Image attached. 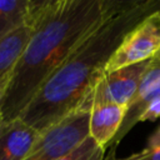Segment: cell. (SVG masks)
Instances as JSON below:
<instances>
[{
    "label": "cell",
    "instance_id": "15",
    "mask_svg": "<svg viewBox=\"0 0 160 160\" xmlns=\"http://www.w3.org/2000/svg\"><path fill=\"white\" fill-rule=\"evenodd\" d=\"M10 76H11V72L4 75L0 78V125L2 122V114H1V108H2V100H4V95H5V91H6V88L9 85V81H10Z\"/></svg>",
    "mask_w": 160,
    "mask_h": 160
},
{
    "label": "cell",
    "instance_id": "5",
    "mask_svg": "<svg viewBox=\"0 0 160 160\" xmlns=\"http://www.w3.org/2000/svg\"><path fill=\"white\" fill-rule=\"evenodd\" d=\"M160 50V11L151 14L131 30L110 58L105 72L150 60Z\"/></svg>",
    "mask_w": 160,
    "mask_h": 160
},
{
    "label": "cell",
    "instance_id": "4",
    "mask_svg": "<svg viewBox=\"0 0 160 160\" xmlns=\"http://www.w3.org/2000/svg\"><path fill=\"white\" fill-rule=\"evenodd\" d=\"M150 60L104 72L82 98L78 110L90 111L91 108L102 104H115L128 108L140 86Z\"/></svg>",
    "mask_w": 160,
    "mask_h": 160
},
{
    "label": "cell",
    "instance_id": "13",
    "mask_svg": "<svg viewBox=\"0 0 160 160\" xmlns=\"http://www.w3.org/2000/svg\"><path fill=\"white\" fill-rule=\"evenodd\" d=\"M159 118H160V99H156L141 114V116L139 119V122L140 121H154Z\"/></svg>",
    "mask_w": 160,
    "mask_h": 160
},
{
    "label": "cell",
    "instance_id": "2",
    "mask_svg": "<svg viewBox=\"0 0 160 160\" xmlns=\"http://www.w3.org/2000/svg\"><path fill=\"white\" fill-rule=\"evenodd\" d=\"M160 0H125L124 5L99 24L48 79L19 119L40 134L76 111L90 88L125 36L154 12Z\"/></svg>",
    "mask_w": 160,
    "mask_h": 160
},
{
    "label": "cell",
    "instance_id": "3",
    "mask_svg": "<svg viewBox=\"0 0 160 160\" xmlns=\"http://www.w3.org/2000/svg\"><path fill=\"white\" fill-rule=\"evenodd\" d=\"M89 111L76 110L40 134L24 160H59L89 136Z\"/></svg>",
    "mask_w": 160,
    "mask_h": 160
},
{
    "label": "cell",
    "instance_id": "8",
    "mask_svg": "<svg viewBox=\"0 0 160 160\" xmlns=\"http://www.w3.org/2000/svg\"><path fill=\"white\" fill-rule=\"evenodd\" d=\"M31 34L32 28L22 25L0 40V78L12 71L22 55Z\"/></svg>",
    "mask_w": 160,
    "mask_h": 160
},
{
    "label": "cell",
    "instance_id": "6",
    "mask_svg": "<svg viewBox=\"0 0 160 160\" xmlns=\"http://www.w3.org/2000/svg\"><path fill=\"white\" fill-rule=\"evenodd\" d=\"M40 132L21 119L0 125V160H24Z\"/></svg>",
    "mask_w": 160,
    "mask_h": 160
},
{
    "label": "cell",
    "instance_id": "1",
    "mask_svg": "<svg viewBox=\"0 0 160 160\" xmlns=\"http://www.w3.org/2000/svg\"><path fill=\"white\" fill-rule=\"evenodd\" d=\"M125 0H49L11 71L2 100V121L18 119L75 48Z\"/></svg>",
    "mask_w": 160,
    "mask_h": 160
},
{
    "label": "cell",
    "instance_id": "14",
    "mask_svg": "<svg viewBox=\"0 0 160 160\" xmlns=\"http://www.w3.org/2000/svg\"><path fill=\"white\" fill-rule=\"evenodd\" d=\"M145 149L146 150H158V149H160V126L148 139V144H146Z\"/></svg>",
    "mask_w": 160,
    "mask_h": 160
},
{
    "label": "cell",
    "instance_id": "9",
    "mask_svg": "<svg viewBox=\"0 0 160 160\" xmlns=\"http://www.w3.org/2000/svg\"><path fill=\"white\" fill-rule=\"evenodd\" d=\"M29 0H0V40L25 25Z\"/></svg>",
    "mask_w": 160,
    "mask_h": 160
},
{
    "label": "cell",
    "instance_id": "11",
    "mask_svg": "<svg viewBox=\"0 0 160 160\" xmlns=\"http://www.w3.org/2000/svg\"><path fill=\"white\" fill-rule=\"evenodd\" d=\"M160 84V50L151 58L150 60V65L140 82V86L136 91L135 95L141 94L156 85Z\"/></svg>",
    "mask_w": 160,
    "mask_h": 160
},
{
    "label": "cell",
    "instance_id": "7",
    "mask_svg": "<svg viewBox=\"0 0 160 160\" xmlns=\"http://www.w3.org/2000/svg\"><path fill=\"white\" fill-rule=\"evenodd\" d=\"M126 106L115 104L96 105L89 114V136L102 149L110 146L125 118Z\"/></svg>",
    "mask_w": 160,
    "mask_h": 160
},
{
    "label": "cell",
    "instance_id": "12",
    "mask_svg": "<svg viewBox=\"0 0 160 160\" xmlns=\"http://www.w3.org/2000/svg\"><path fill=\"white\" fill-rule=\"evenodd\" d=\"M104 160H160V149H158V150L144 149L140 152H135V154H131L125 158H116L115 151L111 150L110 155L108 158H105Z\"/></svg>",
    "mask_w": 160,
    "mask_h": 160
},
{
    "label": "cell",
    "instance_id": "10",
    "mask_svg": "<svg viewBox=\"0 0 160 160\" xmlns=\"http://www.w3.org/2000/svg\"><path fill=\"white\" fill-rule=\"evenodd\" d=\"M105 149L98 145L90 136H88L76 149L59 160H104Z\"/></svg>",
    "mask_w": 160,
    "mask_h": 160
}]
</instances>
